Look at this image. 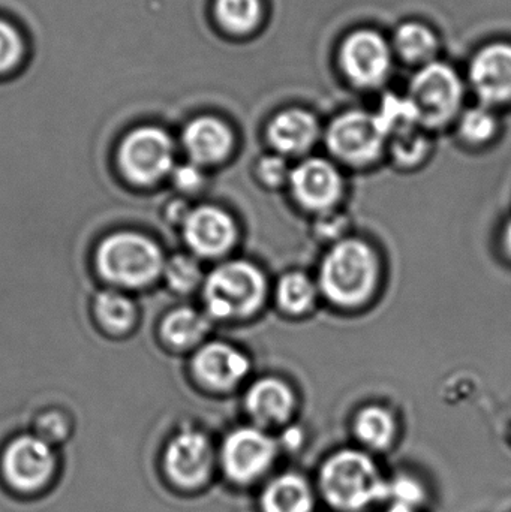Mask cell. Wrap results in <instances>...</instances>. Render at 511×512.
<instances>
[{"instance_id": "cell-1", "label": "cell", "mask_w": 511, "mask_h": 512, "mask_svg": "<svg viewBox=\"0 0 511 512\" xmlns=\"http://www.w3.org/2000/svg\"><path fill=\"white\" fill-rule=\"evenodd\" d=\"M317 493L336 512H365L389 498V481L371 453L344 448L324 460Z\"/></svg>"}, {"instance_id": "cell-2", "label": "cell", "mask_w": 511, "mask_h": 512, "mask_svg": "<svg viewBox=\"0 0 511 512\" xmlns=\"http://www.w3.org/2000/svg\"><path fill=\"white\" fill-rule=\"evenodd\" d=\"M380 279V261L374 249L359 239H342L320 265L318 289L342 309H356L371 300Z\"/></svg>"}, {"instance_id": "cell-3", "label": "cell", "mask_w": 511, "mask_h": 512, "mask_svg": "<svg viewBox=\"0 0 511 512\" xmlns=\"http://www.w3.org/2000/svg\"><path fill=\"white\" fill-rule=\"evenodd\" d=\"M267 294L266 276L248 261L218 265L204 280L203 300L209 318L219 321L246 319L263 306Z\"/></svg>"}, {"instance_id": "cell-4", "label": "cell", "mask_w": 511, "mask_h": 512, "mask_svg": "<svg viewBox=\"0 0 511 512\" xmlns=\"http://www.w3.org/2000/svg\"><path fill=\"white\" fill-rule=\"evenodd\" d=\"M99 274L123 288L150 285L164 271L165 258L161 248L143 234H111L96 249Z\"/></svg>"}, {"instance_id": "cell-5", "label": "cell", "mask_w": 511, "mask_h": 512, "mask_svg": "<svg viewBox=\"0 0 511 512\" xmlns=\"http://www.w3.org/2000/svg\"><path fill=\"white\" fill-rule=\"evenodd\" d=\"M117 162L123 176L132 185H156L173 171V140L164 129L141 126L123 138Z\"/></svg>"}, {"instance_id": "cell-6", "label": "cell", "mask_w": 511, "mask_h": 512, "mask_svg": "<svg viewBox=\"0 0 511 512\" xmlns=\"http://www.w3.org/2000/svg\"><path fill=\"white\" fill-rule=\"evenodd\" d=\"M278 442L260 427L233 430L222 442L219 465L237 486H251L269 474L278 459Z\"/></svg>"}, {"instance_id": "cell-7", "label": "cell", "mask_w": 511, "mask_h": 512, "mask_svg": "<svg viewBox=\"0 0 511 512\" xmlns=\"http://www.w3.org/2000/svg\"><path fill=\"white\" fill-rule=\"evenodd\" d=\"M411 102L420 125L438 128L455 117L464 99L461 78L444 63H428L411 81Z\"/></svg>"}, {"instance_id": "cell-8", "label": "cell", "mask_w": 511, "mask_h": 512, "mask_svg": "<svg viewBox=\"0 0 511 512\" xmlns=\"http://www.w3.org/2000/svg\"><path fill=\"white\" fill-rule=\"evenodd\" d=\"M386 134L377 116L365 111H348L336 117L326 131L330 153L344 164L365 167L380 159Z\"/></svg>"}, {"instance_id": "cell-9", "label": "cell", "mask_w": 511, "mask_h": 512, "mask_svg": "<svg viewBox=\"0 0 511 512\" xmlns=\"http://www.w3.org/2000/svg\"><path fill=\"white\" fill-rule=\"evenodd\" d=\"M165 471L171 483L182 489H198L212 477L216 454L204 433L186 430L168 444Z\"/></svg>"}, {"instance_id": "cell-10", "label": "cell", "mask_w": 511, "mask_h": 512, "mask_svg": "<svg viewBox=\"0 0 511 512\" xmlns=\"http://www.w3.org/2000/svg\"><path fill=\"white\" fill-rule=\"evenodd\" d=\"M341 65L356 86L371 87L384 83L392 68V51L380 33L357 30L341 47Z\"/></svg>"}, {"instance_id": "cell-11", "label": "cell", "mask_w": 511, "mask_h": 512, "mask_svg": "<svg viewBox=\"0 0 511 512\" xmlns=\"http://www.w3.org/2000/svg\"><path fill=\"white\" fill-rule=\"evenodd\" d=\"M291 194L308 212H332L344 191V180L335 164L323 158H309L291 170Z\"/></svg>"}, {"instance_id": "cell-12", "label": "cell", "mask_w": 511, "mask_h": 512, "mask_svg": "<svg viewBox=\"0 0 511 512\" xmlns=\"http://www.w3.org/2000/svg\"><path fill=\"white\" fill-rule=\"evenodd\" d=\"M56 466L50 445L38 436H20L3 454L6 481L21 492H35L50 480Z\"/></svg>"}, {"instance_id": "cell-13", "label": "cell", "mask_w": 511, "mask_h": 512, "mask_svg": "<svg viewBox=\"0 0 511 512\" xmlns=\"http://www.w3.org/2000/svg\"><path fill=\"white\" fill-rule=\"evenodd\" d=\"M182 227L189 248L201 258L227 255L239 237V230L230 213L215 206L191 210Z\"/></svg>"}, {"instance_id": "cell-14", "label": "cell", "mask_w": 511, "mask_h": 512, "mask_svg": "<svg viewBox=\"0 0 511 512\" xmlns=\"http://www.w3.org/2000/svg\"><path fill=\"white\" fill-rule=\"evenodd\" d=\"M251 370V361L239 349L224 342L206 343L192 358L195 378L213 391L239 387Z\"/></svg>"}, {"instance_id": "cell-15", "label": "cell", "mask_w": 511, "mask_h": 512, "mask_svg": "<svg viewBox=\"0 0 511 512\" xmlns=\"http://www.w3.org/2000/svg\"><path fill=\"white\" fill-rule=\"evenodd\" d=\"M470 80L485 104H504L511 99V45H486L471 62Z\"/></svg>"}, {"instance_id": "cell-16", "label": "cell", "mask_w": 511, "mask_h": 512, "mask_svg": "<svg viewBox=\"0 0 511 512\" xmlns=\"http://www.w3.org/2000/svg\"><path fill=\"white\" fill-rule=\"evenodd\" d=\"M245 408L254 426L267 432L290 423L296 411V396L287 382L269 376L249 387Z\"/></svg>"}, {"instance_id": "cell-17", "label": "cell", "mask_w": 511, "mask_h": 512, "mask_svg": "<svg viewBox=\"0 0 511 512\" xmlns=\"http://www.w3.org/2000/svg\"><path fill=\"white\" fill-rule=\"evenodd\" d=\"M182 144L198 167L222 164L230 156L234 135L224 120L213 116H201L191 120L182 134Z\"/></svg>"}, {"instance_id": "cell-18", "label": "cell", "mask_w": 511, "mask_h": 512, "mask_svg": "<svg viewBox=\"0 0 511 512\" xmlns=\"http://www.w3.org/2000/svg\"><path fill=\"white\" fill-rule=\"evenodd\" d=\"M320 137V123L314 114L291 108L276 114L267 126V140L281 156L308 152Z\"/></svg>"}, {"instance_id": "cell-19", "label": "cell", "mask_w": 511, "mask_h": 512, "mask_svg": "<svg viewBox=\"0 0 511 512\" xmlns=\"http://www.w3.org/2000/svg\"><path fill=\"white\" fill-rule=\"evenodd\" d=\"M317 490L299 472L276 475L260 495L261 512H314Z\"/></svg>"}, {"instance_id": "cell-20", "label": "cell", "mask_w": 511, "mask_h": 512, "mask_svg": "<svg viewBox=\"0 0 511 512\" xmlns=\"http://www.w3.org/2000/svg\"><path fill=\"white\" fill-rule=\"evenodd\" d=\"M353 432L362 450L371 454L386 453L398 438V423L389 409L369 405L357 412Z\"/></svg>"}, {"instance_id": "cell-21", "label": "cell", "mask_w": 511, "mask_h": 512, "mask_svg": "<svg viewBox=\"0 0 511 512\" xmlns=\"http://www.w3.org/2000/svg\"><path fill=\"white\" fill-rule=\"evenodd\" d=\"M209 330V315H204L191 307L173 310L165 316L161 325V334L165 342L177 349H188L198 345Z\"/></svg>"}, {"instance_id": "cell-22", "label": "cell", "mask_w": 511, "mask_h": 512, "mask_svg": "<svg viewBox=\"0 0 511 512\" xmlns=\"http://www.w3.org/2000/svg\"><path fill=\"white\" fill-rule=\"evenodd\" d=\"M99 325L108 333H128L137 321V307L131 298L117 291H102L93 304Z\"/></svg>"}, {"instance_id": "cell-23", "label": "cell", "mask_w": 511, "mask_h": 512, "mask_svg": "<svg viewBox=\"0 0 511 512\" xmlns=\"http://www.w3.org/2000/svg\"><path fill=\"white\" fill-rule=\"evenodd\" d=\"M318 285L302 271H290L279 279L276 300L282 312L291 316L303 315L314 307Z\"/></svg>"}, {"instance_id": "cell-24", "label": "cell", "mask_w": 511, "mask_h": 512, "mask_svg": "<svg viewBox=\"0 0 511 512\" xmlns=\"http://www.w3.org/2000/svg\"><path fill=\"white\" fill-rule=\"evenodd\" d=\"M395 47L407 62L425 63L437 53L438 39L428 26L411 21L399 27Z\"/></svg>"}, {"instance_id": "cell-25", "label": "cell", "mask_w": 511, "mask_h": 512, "mask_svg": "<svg viewBox=\"0 0 511 512\" xmlns=\"http://www.w3.org/2000/svg\"><path fill=\"white\" fill-rule=\"evenodd\" d=\"M215 14L225 30L243 35L260 24L263 5L261 0H216Z\"/></svg>"}, {"instance_id": "cell-26", "label": "cell", "mask_w": 511, "mask_h": 512, "mask_svg": "<svg viewBox=\"0 0 511 512\" xmlns=\"http://www.w3.org/2000/svg\"><path fill=\"white\" fill-rule=\"evenodd\" d=\"M164 274L170 288L179 294H188L203 282L200 264L188 255H174L165 261Z\"/></svg>"}, {"instance_id": "cell-27", "label": "cell", "mask_w": 511, "mask_h": 512, "mask_svg": "<svg viewBox=\"0 0 511 512\" xmlns=\"http://www.w3.org/2000/svg\"><path fill=\"white\" fill-rule=\"evenodd\" d=\"M459 132L467 143H488L497 132V120L491 111L483 107L471 108L462 116Z\"/></svg>"}, {"instance_id": "cell-28", "label": "cell", "mask_w": 511, "mask_h": 512, "mask_svg": "<svg viewBox=\"0 0 511 512\" xmlns=\"http://www.w3.org/2000/svg\"><path fill=\"white\" fill-rule=\"evenodd\" d=\"M24 54L23 38L8 21L0 20V74L11 71Z\"/></svg>"}, {"instance_id": "cell-29", "label": "cell", "mask_w": 511, "mask_h": 512, "mask_svg": "<svg viewBox=\"0 0 511 512\" xmlns=\"http://www.w3.org/2000/svg\"><path fill=\"white\" fill-rule=\"evenodd\" d=\"M426 152H428V144L422 135L416 134V131L392 138L393 158L399 165L411 167L419 164L425 158Z\"/></svg>"}, {"instance_id": "cell-30", "label": "cell", "mask_w": 511, "mask_h": 512, "mask_svg": "<svg viewBox=\"0 0 511 512\" xmlns=\"http://www.w3.org/2000/svg\"><path fill=\"white\" fill-rule=\"evenodd\" d=\"M291 170L281 155H269L260 159L257 165V176L267 188H279L288 183Z\"/></svg>"}, {"instance_id": "cell-31", "label": "cell", "mask_w": 511, "mask_h": 512, "mask_svg": "<svg viewBox=\"0 0 511 512\" xmlns=\"http://www.w3.org/2000/svg\"><path fill=\"white\" fill-rule=\"evenodd\" d=\"M393 496L392 504H401L405 507L414 508L417 510L420 502H422V489L419 484L414 481L408 480V478H401V480L389 481V498Z\"/></svg>"}, {"instance_id": "cell-32", "label": "cell", "mask_w": 511, "mask_h": 512, "mask_svg": "<svg viewBox=\"0 0 511 512\" xmlns=\"http://www.w3.org/2000/svg\"><path fill=\"white\" fill-rule=\"evenodd\" d=\"M174 183L180 191L194 192L203 185L204 177L200 167L195 164L182 165L173 174Z\"/></svg>"}, {"instance_id": "cell-33", "label": "cell", "mask_w": 511, "mask_h": 512, "mask_svg": "<svg viewBox=\"0 0 511 512\" xmlns=\"http://www.w3.org/2000/svg\"><path fill=\"white\" fill-rule=\"evenodd\" d=\"M317 225V233L326 239H335L344 231L347 221L342 216L333 215L332 212L323 213Z\"/></svg>"}, {"instance_id": "cell-34", "label": "cell", "mask_w": 511, "mask_h": 512, "mask_svg": "<svg viewBox=\"0 0 511 512\" xmlns=\"http://www.w3.org/2000/svg\"><path fill=\"white\" fill-rule=\"evenodd\" d=\"M39 430L44 433V438L41 439H44L45 442L51 438H63L66 433V423L62 415L48 414L39 420Z\"/></svg>"}, {"instance_id": "cell-35", "label": "cell", "mask_w": 511, "mask_h": 512, "mask_svg": "<svg viewBox=\"0 0 511 512\" xmlns=\"http://www.w3.org/2000/svg\"><path fill=\"white\" fill-rule=\"evenodd\" d=\"M501 246H503V251L507 258L511 259V219L507 222L506 227H504L503 236H501Z\"/></svg>"}, {"instance_id": "cell-36", "label": "cell", "mask_w": 511, "mask_h": 512, "mask_svg": "<svg viewBox=\"0 0 511 512\" xmlns=\"http://www.w3.org/2000/svg\"><path fill=\"white\" fill-rule=\"evenodd\" d=\"M384 512H417V510H414V508L405 507V505L401 504H392Z\"/></svg>"}]
</instances>
